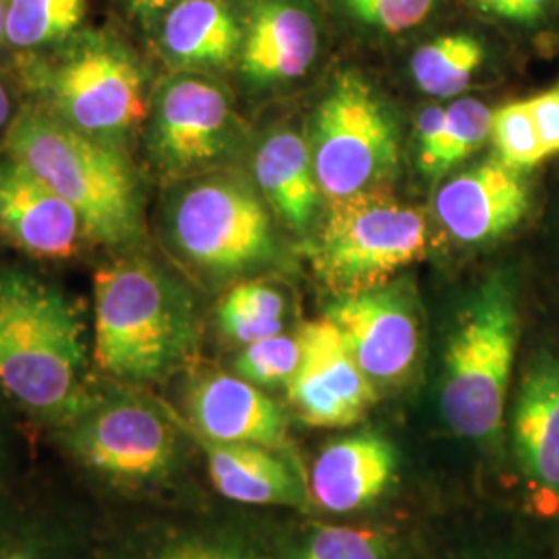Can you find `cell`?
I'll return each mask as SVG.
<instances>
[{
    "label": "cell",
    "instance_id": "1",
    "mask_svg": "<svg viewBox=\"0 0 559 559\" xmlns=\"http://www.w3.org/2000/svg\"><path fill=\"white\" fill-rule=\"evenodd\" d=\"M90 342L80 309L59 286L0 270V390L55 429L92 396Z\"/></svg>",
    "mask_w": 559,
    "mask_h": 559
},
{
    "label": "cell",
    "instance_id": "2",
    "mask_svg": "<svg viewBox=\"0 0 559 559\" xmlns=\"http://www.w3.org/2000/svg\"><path fill=\"white\" fill-rule=\"evenodd\" d=\"M198 342L193 299L156 263L129 255L96 272L92 357L112 383L168 380L193 360Z\"/></svg>",
    "mask_w": 559,
    "mask_h": 559
},
{
    "label": "cell",
    "instance_id": "3",
    "mask_svg": "<svg viewBox=\"0 0 559 559\" xmlns=\"http://www.w3.org/2000/svg\"><path fill=\"white\" fill-rule=\"evenodd\" d=\"M4 150L78 210L90 242L120 249L140 237V182L122 147L32 108L9 124Z\"/></svg>",
    "mask_w": 559,
    "mask_h": 559
},
{
    "label": "cell",
    "instance_id": "4",
    "mask_svg": "<svg viewBox=\"0 0 559 559\" xmlns=\"http://www.w3.org/2000/svg\"><path fill=\"white\" fill-rule=\"evenodd\" d=\"M179 427V420L141 388L110 383L96 385L52 436L83 477L117 498H138L177 475Z\"/></svg>",
    "mask_w": 559,
    "mask_h": 559
},
{
    "label": "cell",
    "instance_id": "5",
    "mask_svg": "<svg viewBox=\"0 0 559 559\" xmlns=\"http://www.w3.org/2000/svg\"><path fill=\"white\" fill-rule=\"evenodd\" d=\"M519 336L516 290L506 276H493L460 311L443 355L441 417L462 440H498L506 423Z\"/></svg>",
    "mask_w": 559,
    "mask_h": 559
},
{
    "label": "cell",
    "instance_id": "6",
    "mask_svg": "<svg viewBox=\"0 0 559 559\" xmlns=\"http://www.w3.org/2000/svg\"><path fill=\"white\" fill-rule=\"evenodd\" d=\"M23 80L40 108L117 147L133 138L147 117L140 60L104 34L80 36L46 59L29 60Z\"/></svg>",
    "mask_w": 559,
    "mask_h": 559
},
{
    "label": "cell",
    "instance_id": "7",
    "mask_svg": "<svg viewBox=\"0 0 559 559\" xmlns=\"http://www.w3.org/2000/svg\"><path fill=\"white\" fill-rule=\"evenodd\" d=\"M425 249L423 214L380 187L332 201L309 255L318 278L346 297L385 286Z\"/></svg>",
    "mask_w": 559,
    "mask_h": 559
},
{
    "label": "cell",
    "instance_id": "8",
    "mask_svg": "<svg viewBox=\"0 0 559 559\" xmlns=\"http://www.w3.org/2000/svg\"><path fill=\"white\" fill-rule=\"evenodd\" d=\"M168 233L180 255L212 276H239L274 258L270 212L237 175L189 182L173 201Z\"/></svg>",
    "mask_w": 559,
    "mask_h": 559
},
{
    "label": "cell",
    "instance_id": "9",
    "mask_svg": "<svg viewBox=\"0 0 559 559\" xmlns=\"http://www.w3.org/2000/svg\"><path fill=\"white\" fill-rule=\"evenodd\" d=\"M311 160L320 191L330 201L380 189L399 166V133L376 90L346 71L321 100Z\"/></svg>",
    "mask_w": 559,
    "mask_h": 559
},
{
    "label": "cell",
    "instance_id": "10",
    "mask_svg": "<svg viewBox=\"0 0 559 559\" xmlns=\"http://www.w3.org/2000/svg\"><path fill=\"white\" fill-rule=\"evenodd\" d=\"M239 122L221 85L179 75L158 90L150 124V158L156 168L180 177L214 166L237 145Z\"/></svg>",
    "mask_w": 559,
    "mask_h": 559
},
{
    "label": "cell",
    "instance_id": "11",
    "mask_svg": "<svg viewBox=\"0 0 559 559\" xmlns=\"http://www.w3.org/2000/svg\"><path fill=\"white\" fill-rule=\"evenodd\" d=\"M362 373L378 385H399L419 360L420 325L413 299L385 284L334 300L325 316Z\"/></svg>",
    "mask_w": 559,
    "mask_h": 559
},
{
    "label": "cell",
    "instance_id": "12",
    "mask_svg": "<svg viewBox=\"0 0 559 559\" xmlns=\"http://www.w3.org/2000/svg\"><path fill=\"white\" fill-rule=\"evenodd\" d=\"M300 362L286 383L288 402L299 419L318 429L353 427L378 402V388L350 355L330 321L300 328Z\"/></svg>",
    "mask_w": 559,
    "mask_h": 559
},
{
    "label": "cell",
    "instance_id": "13",
    "mask_svg": "<svg viewBox=\"0 0 559 559\" xmlns=\"http://www.w3.org/2000/svg\"><path fill=\"white\" fill-rule=\"evenodd\" d=\"M510 443L533 506L559 514V357L543 350L526 362L510 408Z\"/></svg>",
    "mask_w": 559,
    "mask_h": 559
},
{
    "label": "cell",
    "instance_id": "14",
    "mask_svg": "<svg viewBox=\"0 0 559 559\" xmlns=\"http://www.w3.org/2000/svg\"><path fill=\"white\" fill-rule=\"evenodd\" d=\"M0 237L38 260H69L90 240L78 210L11 156L0 160Z\"/></svg>",
    "mask_w": 559,
    "mask_h": 559
},
{
    "label": "cell",
    "instance_id": "15",
    "mask_svg": "<svg viewBox=\"0 0 559 559\" xmlns=\"http://www.w3.org/2000/svg\"><path fill=\"white\" fill-rule=\"evenodd\" d=\"M187 415L193 436L218 443H251L284 452L288 425L276 400L237 373H203L189 385Z\"/></svg>",
    "mask_w": 559,
    "mask_h": 559
},
{
    "label": "cell",
    "instance_id": "16",
    "mask_svg": "<svg viewBox=\"0 0 559 559\" xmlns=\"http://www.w3.org/2000/svg\"><path fill=\"white\" fill-rule=\"evenodd\" d=\"M528 205L522 173L491 158L448 180L438 191L436 214L454 239L479 245L516 228Z\"/></svg>",
    "mask_w": 559,
    "mask_h": 559
},
{
    "label": "cell",
    "instance_id": "17",
    "mask_svg": "<svg viewBox=\"0 0 559 559\" xmlns=\"http://www.w3.org/2000/svg\"><path fill=\"white\" fill-rule=\"evenodd\" d=\"M320 50V27L297 0H258L240 44L245 80L274 85L302 78Z\"/></svg>",
    "mask_w": 559,
    "mask_h": 559
},
{
    "label": "cell",
    "instance_id": "18",
    "mask_svg": "<svg viewBox=\"0 0 559 559\" xmlns=\"http://www.w3.org/2000/svg\"><path fill=\"white\" fill-rule=\"evenodd\" d=\"M399 454L380 433H357L325 445L309 473V496L321 510L348 514L380 500L396 479Z\"/></svg>",
    "mask_w": 559,
    "mask_h": 559
},
{
    "label": "cell",
    "instance_id": "19",
    "mask_svg": "<svg viewBox=\"0 0 559 559\" xmlns=\"http://www.w3.org/2000/svg\"><path fill=\"white\" fill-rule=\"evenodd\" d=\"M98 545L80 510L0 496V559H96Z\"/></svg>",
    "mask_w": 559,
    "mask_h": 559
},
{
    "label": "cell",
    "instance_id": "20",
    "mask_svg": "<svg viewBox=\"0 0 559 559\" xmlns=\"http://www.w3.org/2000/svg\"><path fill=\"white\" fill-rule=\"evenodd\" d=\"M207 475L222 498L242 506L302 508L309 491L300 485L280 452L251 443L201 440Z\"/></svg>",
    "mask_w": 559,
    "mask_h": 559
},
{
    "label": "cell",
    "instance_id": "21",
    "mask_svg": "<svg viewBox=\"0 0 559 559\" xmlns=\"http://www.w3.org/2000/svg\"><path fill=\"white\" fill-rule=\"evenodd\" d=\"M242 27L226 0H180L162 21L166 59L185 71L222 69L239 57Z\"/></svg>",
    "mask_w": 559,
    "mask_h": 559
},
{
    "label": "cell",
    "instance_id": "22",
    "mask_svg": "<svg viewBox=\"0 0 559 559\" xmlns=\"http://www.w3.org/2000/svg\"><path fill=\"white\" fill-rule=\"evenodd\" d=\"M255 180L261 193L297 233L313 221L320 185L316 179L311 150L293 131H278L263 141L255 154Z\"/></svg>",
    "mask_w": 559,
    "mask_h": 559
},
{
    "label": "cell",
    "instance_id": "23",
    "mask_svg": "<svg viewBox=\"0 0 559 559\" xmlns=\"http://www.w3.org/2000/svg\"><path fill=\"white\" fill-rule=\"evenodd\" d=\"M485 59V48L471 34H448L423 44L411 59V73L420 90L436 98L464 92Z\"/></svg>",
    "mask_w": 559,
    "mask_h": 559
},
{
    "label": "cell",
    "instance_id": "24",
    "mask_svg": "<svg viewBox=\"0 0 559 559\" xmlns=\"http://www.w3.org/2000/svg\"><path fill=\"white\" fill-rule=\"evenodd\" d=\"M286 300L276 286L263 280H245L233 286L218 305L224 336L237 344H253L284 332Z\"/></svg>",
    "mask_w": 559,
    "mask_h": 559
},
{
    "label": "cell",
    "instance_id": "25",
    "mask_svg": "<svg viewBox=\"0 0 559 559\" xmlns=\"http://www.w3.org/2000/svg\"><path fill=\"white\" fill-rule=\"evenodd\" d=\"M87 0H9L4 41L36 50L71 38L85 17Z\"/></svg>",
    "mask_w": 559,
    "mask_h": 559
},
{
    "label": "cell",
    "instance_id": "26",
    "mask_svg": "<svg viewBox=\"0 0 559 559\" xmlns=\"http://www.w3.org/2000/svg\"><path fill=\"white\" fill-rule=\"evenodd\" d=\"M96 559H251L239 540L222 535L185 533L145 539L138 535L102 539Z\"/></svg>",
    "mask_w": 559,
    "mask_h": 559
},
{
    "label": "cell",
    "instance_id": "27",
    "mask_svg": "<svg viewBox=\"0 0 559 559\" xmlns=\"http://www.w3.org/2000/svg\"><path fill=\"white\" fill-rule=\"evenodd\" d=\"M493 112L479 100L464 98L445 108V122L438 154L427 177H440L473 156L491 138Z\"/></svg>",
    "mask_w": 559,
    "mask_h": 559
},
{
    "label": "cell",
    "instance_id": "28",
    "mask_svg": "<svg viewBox=\"0 0 559 559\" xmlns=\"http://www.w3.org/2000/svg\"><path fill=\"white\" fill-rule=\"evenodd\" d=\"M489 140L498 150V158L520 173L547 158L526 102H512L493 112Z\"/></svg>",
    "mask_w": 559,
    "mask_h": 559
},
{
    "label": "cell",
    "instance_id": "29",
    "mask_svg": "<svg viewBox=\"0 0 559 559\" xmlns=\"http://www.w3.org/2000/svg\"><path fill=\"white\" fill-rule=\"evenodd\" d=\"M300 362V340L288 334H276L270 338L242 346L235 360V373L242 380L260 388L288 383Z\"/></svg>",
    "mask_w": 559,
    "mask_h": 559
},
{
    "label": "cell",
    "instance_id": "30",
    "mask_svg": "<svg viewBox=\"0 0 559 559\" xmlns=\"http://www.w3.org/2000/svg\"><path fill=\"white\" fill-rule=\"evenodd\" d=\"M390 543L380 531L328 526L316 531L299 559H388Z\"/></svg>",
    "mask_w": 559,
    "mask_h": 559
},
{
    "label": "cell",
    "instance_id": "31",
    "mask_svg": "<svg viewBox=\"0 0 559 559\" xmlns=\"http://www.w3.org/2000/svg\"><path fill=\"white\" fill-rule=\"evenodd\" d=\"M348 15L388 36L415 29L427 20L438 0H340Z\"/></svg>",
    "mask_w": 559,
    "mask_h": 559
},
{
    "label": "cell",
    "instance_id": "32",
    "mask_svg": "<svg viewBox=\"0 0 559 559\" xmlns=\"http://www.w3.org/2000/svg\"><path fill=\"white\" fill-rule=\"evenodd\" d=\"M547 158L559 154V87L526 100Z\"/></svg>",
    "mask_w": 559,
    "mask_h": 559
},
{
    "label": "cell",
    "instance_id": "33",
    "mask_svg": "<svg viewBox=\"0 0 559 559\" xmlns=\"http://www.w3.org/2000/svg\"><path fill=\"white\" fill-rule=\"evenodd\" d=\"M445 122V108L429 106L419 117V162L423 173L427 175L440 147Z\"/></svg>",
    "mask_w": 559,
    "mask_h": 559
},
{
    "label": "cell",
    "instance_id": "34",
    "mask_svg": "<svg viewBox=\"0 0 559 559\" xmlns=\"http://www.w3.org/2000/svg\"><path fill=\"white\" fill-rule=\"evenodd\" d=\"M547 2L549 0H508L501 17L522 21V23L539 20L543 11H545V7H547Z\"/></svg>",
    "mask_w": 559,
    "mask_h": 559
},
{
    "label": "cell",
    "instance_id": "35",
    "mask_svg": "<svg viewBox=\"0 0 559 559\" xmlns=\"http://www.w3.org/2000/svg\"><path fill=\"white\" fill-rule=\"evenodd\" d=\"M127 9L141 20H152L160 13L170 11L180 0H124Z\"/></svg>",
    "mask_w": 559,
    "mask_h": 559
},
{
    "label": "cell",
    "instance_id": "36",
    "mask_svg": "<svg viewBox=\"0 0 559 559\" xmlns=\"http://www.w3.org/2000/svg\"><path fill=\"white\" fill-rule=\"evenodd\" d=\"M11 471H13L11 445H9V441L4 440L2 433H0V496L7 493V485H9Z\"/></svg>",
    "mask_w": 559,
    "mask_h": 559
},
{
    "label": "cell",
    "instance_id": "37",
    "mask_svg": "<svg viewBox=\"0 0 559 559\" xmlns=\"http://www.w3.org/2000/svg\"><path fill=\"white\" fill-rule=\"evenodd\" d=\"M11 117H13V102H11L7 87L0 81V131L9 129Z\"/></svg>",
    "mask_w": 559,
    "mask_h": 559
},
{
    "label": "cell",
    "instance_id": "38",
    "mask_svg": "<svg viewBox=\"0 0 559 559\" xmlns=\"http://www.w3.org/2000/svg\"><path fill=\"white\" fill-rule=\"evenodd\" d=\"M475 2H477V7H479L480 11L501 15V13H503V9H506V2H508V0H475Z\"/></svg>",
    "mask_w": 559,
    "mask_h": 559
},
{
    "label": "cell",
    "instance_id": "39",
    "mask_svg": "<svg viewBox=\"0 0 559 559\" xmlns=\"http://www.w3.org/2000/svg\"><path fill=\"white\" fill-rule=\"evenodd\" d=\"M7 9H9V0H0V41L4 40V23H7Z\"/></svg>",
    "mask_w": 559,
    "mask_h": 559
}]
</instances>
